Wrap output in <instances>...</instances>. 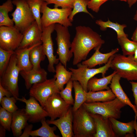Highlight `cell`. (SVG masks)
Returning a JSON list of instances; mask_svg holds the SVG:
<instances>
[{"mask_svg": "<svg viewBox=\"0 0 137 137\" xmlns=\"http://www.w3.org/2000/svg\"><path fill=\"white\" fill-rule=\"evenodd\" d=\"M75 30L70 49L74 55L73 64L74 65L85 60L92 49L105 43L100 36L89 27L78 26Z\"/></svg>", "mask_w": 137, "mask_h": 137, "instance_id": "cell-1", "label": "cell"}, {"mask_svg": "<svg viewBox=\"0 0 137 137\" xmlns=\"http://www.w3.org/2000/svg\"><path fill=\"white\" fill-rule=\"evenodd\" d=\"M73 112V129L74 137H94L96 132L95 125L90 113L82 105Z\"/></svg>", "mask_w": 137, "mask_h": 137, "instance_id": "cell-2", "label": "cell"}, {"mask_svg": "<svg viewBox=\"0 0 137 137\" xmlns=\"http://www.w3.org/2000/svg\"><path fill=\"white\" fill-rule=\"evenodd\" d=\"M82 105L90 113L100 115L106 118L116 119L120 118L121 109L126 105L116 98L105 102H84Z\"/></svg>", "mask_w": 137, "mask_h": 137, "instance_id": "cell-3", "label": "cell"}, {"mask_svg": "<svg viewBox=\"0 0 137 137\" xmlns=\"http://www.w3.org/2000/svg\"><path fill=\"white\" fill-rule=\"evenodd\" d=\"M43 0L41 8L42 15L41 18L42 27L48 26L51 25L58 23L67 27L72 26L69 17L72 9L70 8H51Z\"/></svg>", "mask_w": 137, "mask_h": 137, "instance_id": "cell-4", "label": "cell"}, {"mask_svg": "<svg viewBox=\"0 0 137 137\" xmlns=\"http://www.w3.org/2000/svg\"><path fill=\"white\" fill-rule=\"evenodd\" d=\"M133 56H126L115 54L111 62V68L116 71L121 78L128 81H137V63Z\"/></svg>", "mask_w": 137, "mask_h": 137, "instance_id": "cell-5", "label": "cell"}, {"mask_svg": "<svg viewBox=\"0 0 137 137\" xmlns=\"http://www.w3.org/2000/svg\"><path fill=\"white\" fill-rule=\"evenodd\" d=\"M114 55L110 58L108 62L105 65L98 68H89L87 65L80 63L77 65V68L76 69L69 68L68 69L72 73L71 79L73 81H78L84 90L86 92H88L87 87L89 80L99 74H101L102 77L105 76L107 71L111 68Z\"/></svg>", "mask_w": 137, "mask_h": 137, "instance_id": "cell-6", "label": "cell"}, {"mask_svg": "<svg viewBox=\"0 0 137 137\" xmlns=\"http://www.w3.org/2000/svg\"><path fill=\"white\" fill-rule=\"evenodd\" d=\"M55 30L57 33L56 40L57 46V53L58 56V58L66 68L67 62L70 60L73 55L70 49L71 44L70 35L68 27L59 24H55Z\"/></svg>", "mask_w": 137, "mask_h": 137, "instance_id": "cell-7", "label": "cell"}, {"mask_svg": "<svg viewBox=\"0 0 137 137\" xmlns=\"http://www.w3.org/2000/svg\"><path fill=\"white\" fill-rule=\"evenodd\" d=\"M16 6L11 14L14 26L23 34L35 21L26 0H13Z\"/></svg>", "mask_w": 137, "mask_h": 137, "instance_id": "cell-8", "label": "cell"}, {"mask_svg": "<svg viewBox=\"0 0 137 137\" xmlns=\"http://www.w3.org/2000/svg\"><path fill=\"white\" fill-rule=\"evenodd\" d=\"M20 70L17 66L15 53L12 56L6 69L0 77V83L16 99L19 96L18 77Z\"/></svg>", "mask_w": 137, "mask_h": 137, "instance_id": "cell-9", "label": "cell"}, {"mask_svg": "<svg viewBox=\"0 0 137 137\" xmlns=\"http://www.w3.org/2000/svg\"><path fill=\"white\" fill-rule=\"evenodd\" d=\"M56 79L54 76L52 78L33 84L29 89V95L38 100L43 108L49 97L60 91L56 83Z\"/></svg>", "mask_w": 137, "mask_h": 137, "instance_id": "cell-10", "label": "cell"}, {"mask_svg": "<svg viewBox=\"0 0 137 137\" xmlns=\"http://www.w3.org/2000/svg\"><path fill=\"white\" fill-rule=\"evenodd\" d=\"M23 34L14 26H0V48L14 51L19 47Z\"/></svg>", "mask_w": 137, "mask_h": 137, "instance_id": "cell-11", "label": "cell"}, {"mask_svg": "<svg viewBox=\"0 0 137 137\" xmlns=\"http://www.w3.org/2000/svg\"><path fill=\"white\" fill-rule=\"evenodd\" d=\"M55 25L53 24L48 26L42 27L41 41L43 50L47 57L49 64L47 70L50 72L55 73V64L59 63V60L54 55L53 43L51 35L55 30Z\"/></svg>", "mask_w": 137, "mask_h": 137, "instance_id": "cell-12", "label": "cell"}, {"mask_svg": "<svg viewBox=\"0 0 137 137\" xmlns=\"http://www.w3.org/2000/svg\"><path fill=\"white\" fill-rule=\"evenodd\" d=\"M71 105L63 100L59 93H56L48 98L43 108L50 117V120L53 121L64 115L70 108Z\"/></svg>", "mask_w": 137, "mask_h": 137, "instance_id": "cell-13", "label": "cell"}, {"mask_svg": "<svg viewBox=\"0 0 137 137\" xmlns=\"http://www.w3.org/2000/svg\"><path fill=\"white\" fill-rule=\"evenodd\" d=\"M17 100L25 103V109L29 117V122L33 123L38 122L48 116L46 111L33 97L30 96L28 99L24 97L18 98Z\"/></svg>", "mask_w": 137, "mask_h": 137, "instance_id": "cell-14", "label": "cell"}, {"mask_svg": "<svg viewBox=\"0 0 137 137\" xmlns=\"http://www.w3.org/2000/svg\"><path fill=\"white\" fill-rule=\"evenodd\" d=\"M72 109L70 107L66 113L58 119L46 121L49 124L56 126L60 130L62 137H74L73 129Z\"/></svg>", "mask_w": 137, "mask_h": 137, "instance_id": "cell-15", "label": "cell"}, {"mask_svg": "<svg viewBox=\"0 0 137 137\" xmlns=\"http://www.w3.org/2000/svg\"><path fill=\"white\" fill-rule=\"evenodd\" d=\"M41 30L35 21L23 34V37L18 48L22 49L42 44Z\"/></svg>", "mask_w": 137, "mask_h": 137, "instance_id": "cell-16", "label": "cell"}, {"mask_svg": "<svg viewBox=\"0 0 137 137\" xmlns=\"http://www.w3.org/2000/svg\"><path fill=\"white\" fill-rule=\"evenodd\" d=\"M94 121L96 132L94 137H115L117 136L114 131L109 118L101 115L90 113Z\"/></svg>", "mask_w": 137, "mask_h": 137, "instance_id": "cell-17", "label": "cell"}, {"mask_svg": "<svg viewBox=\"0 0 137 137\" xmlns=\"http://www.w3.org/2000/svg\"><path fill=\"white\" fill-rule=\"evenodd\" d=\"M20 74L25 81L26 88L29 90L34 84L43 82L47 79V72L43 68H32L20 71Z\"/></svg>", "mask_w": 137, "mask_h": 137, "instance_id": "cell-18", "label": "cell"}, {"mask_svg": "<svg viewBox=\"0 0 137 137\" xmlns=\"http://www.w3.org/2000/svg\"><path fill=\"white\" fill-rule=\"evenodd\" d=\"M29 117L25 109H18L13 113L11 129L14 137H19L28 124Z\"/></svg>", "mask_w": 137, "mask_h": 137, "instance_id": "cell-19", "label": "cell"}, {"mask_svg": "<svg viewBox=\"0 0 137 137\" xmlns=\"http://www.w3.org/2000/svg\"><path fill=\"white\" fill-rule=\"evenodd\" d=\"M101 46H99L94 49L95 50L93 55L88 59L82 61L81 63L87 65L88 68H91L98 65L106 64L112 56L118 52L119 49L116 48L111 52L106 53H102L99 49Z\"/></svg>", "mask_w": 137, "mask_h": 137, "instance_id": "cell-20", "label": "cell"}, {"mask_svg": "<svg viewBox=\"0 0 137 137\" xmlns=\"http://www.w3.org/2000/svg\"><path fill=\"white\" fill-rule=\"evenodd\" d=\"M121 78L119 75L117 73L115 74L112 79L110 88L116 98L132 108L135 113V116L137 117V111L135 106L131 102L120 84V81Z\"/></svg>", "mask_w": 137, "mask_h": 137, "instance_id": "cell-21", "label": "cell"}, {"mask_svg": "<svg viewBox=\"0 0 137 137\" xmlns=\"http://www.w3.org/2000/svg\"><path fill=\"white\" fill-rule=\"evenodd\" d=\"M113 129L118 136H133V132L136 125L135 121H132L127 123H124L117 120L113 117L109 118Z\"/></svg>", "mask_w": 137, "mask_h": 137, "instance_id": "cell-22", "label": "cell"}, {"mask_svg": "<svg viewBox=\"0 0 137 137\" xmlns=\"http://www.w3.org/2000/svg\"><path fill=\"white\" fill-rule=\"evenodd\" d=\"M38 44L24 48H18L14 51L17 59V65L20 71H28L32 69L33 66L29 59V53L31 49Z\"/></svg>", "mask_w": 137, "mask_h": 137, "instance_id": "cell-23", "label": "cell"}, {"mask_svg": "<svg viewBox=\"0 0 137 137\" xmlns=\"http://www.w3.org/2000/svg\"><path fill=\"white\" fill-rule=\"evenodd\" d=\"M116 73V72L114 71L110 75L101 78H98L95 77L91 78L88 83V91L96 92L110 89L108 85L110 84L113 76Z\"/></svg>", "mask_w": 137, "mask_h": 137, "instance_id": "cell-24", "label": "cell"}, {"mask_svg": "<svg viewBox=\"0 0 137 137\" xmlns=\"http://www.w3.org/2000/svg\"><path fill=\"white\" fill-rule=\"evenodd\" d=\"M55 82L60 91L64 89V85L67 84L71 79L72 73L67 71L61 62H59L55 66Z\"/></svg>", "mask_w": 137, "mask_h": 137, "instance_id": "cell-25", "label": "cell"}, {"mask_svg": "<svg viewBox=\"0 0 137 137\" xmlns=\"http://www.w3.org/2000/svg\"><path fill=\"white\" fill-rule=\"evenodd\" d=\"M85 102H105L114 99L116 96L111 89L96 92L88 91L86 93Z\"/></svg>", "mask_w": 137, "mask_h": 137, "instance_id": "cell-26", "label": "cell"}, {"mask_svg": "<svg viewBox=\"0 0 137 137\" xmlns=\"http://www.w3.org/2000/svg\"><path fill=\"white\" fill-rule=\"evenodd\" d=\"M12 1L7 0L0 6V26H14L13 20L9 16L8 13L11 12L13 8Z\"/></svg>", "mask_w": 137, "mask_h": 137, "instance_id": "cell-27", "label": "cell"}, {"mask_svg": "<svg viewBox=\"0 0 137 137\" xmlns=\"http://www.w3.org/2000/svg\"><path fill=\"white\" fill-rule=\"evenodd\" d=\"M95 23L100 26V29L101 30H105L108 28L114 30L117 33V38L128 36L125 33L124 31V28L127 27L126 24H120L117 22H113L109 19L106 21H103L101 20H97L95 21Z\"/></svg>", "mask_w": 137, "mask_h": 137, "instance_id": "cell-28", "label": "cell"}, {"mask_svg": "<svg viewBox=\"0 0 137 137\" xmlns=\"http://www.w3.org/2000/svg\"><path fill=\"white\" fill-rule=\"evenodd\" d=\"M42 124L41 127L39 129L34 130H32L30 133V135L32 136H39L42 137H59L56 135L54 132L57 129L55 126L51 127L49 126L45 120V118L40 121Z\"/></svg>", "mask_w": 137, "mask_h": 137, "instance_id": "cell-29", "label": "cell"}, {"mask_svg": "<svg viewBox=\"0 0 137 137\" xmlns=\"http://www.w3.org/2000/svg\"><path fill=\"white\" fill-rule=\"evenodd\" d=\"M73 88L75 93V99L72 108L73 112L77 110L86 100V92L79 82L73 81Z\"/></svg>", "mask_w": 137, "mask_h": 137, "instance_id": "cell-30", "label": "cell"}, {"mask_svg": "<svg viewBox=\"0 0 137 137\" xmlns=\"http://www.w3.org/2000/svg\"><path fill=\"white\" fill-rule=\"evenodd\" d=\"M42 44L35 47L31 49L29 53L30 60L33 66V68L34 69L41 68L40 63L45 58L46 56Z\"/></svg>", "mask_w": 137, "mask_h": 137, "instance_id": "cell-31", "label": "cell"}, {"mask_svg": "<svg viewBox=\"0 0 137 137\" xmlns=\"http://www.w3.org/2000/svg\"><path fill=\"white\" fill-rule=\"evenodd\" d=\"M117 39L122 48L123 55L133 56L137 47V42L129 40L128 36L121 37L117 38Z\"/></svg>", "mask_w": 137, "mask_h": 137, "instance_id": "cell-32", "label": "cell"}, {"mask_svg": "<svg viewBox=\"0 0 137 137\" xmlns=\"http://www.w3.org/2000/svg\"><path fill=\"white\" fill-rule=\"evenodd\" d=\"M31 12L40 29L42 30L40 13L43 0H26Z\"/></svg>", "mask_w": 137, "mask_h": 137, "instance_id": "cell-33", "label": "cell"}, {"mask_svg": "<svg viewBox=\"0 0 137 137\" xmlns=\"http://www.w3.org/2000/svg\"><path fill=\"white\" fill-rule=\"evenodd\" d=\"M90 0H74L73 9L69 17V19L71 22L73 21L74 16L80 12H83L89 14L92 18H94L93 15L88 10L87 7Z\"/></svg>", "mask_w": 137, "mask_h": 137, "instance_id": "cell-34", "label": "cell"}, {"mask_svg": "<svg viewBox=\"0 0 137 137\" xmlns=\"http://www.w3.org/2000/svg\"><path fill=\"white\" fill-rule=\"evenodd\" d=\"M15 51L5 50L0 48V77L6 69Z\"/></svg>", "mask_w": 137, "mask_h": 137, "instance_id": "cell-35", "label": "cell"}, {"mask_svg": "<svg viewBox=\"0 0 137 137\" xmlns=\"http://www.w3.org/2000/svg\"><path fill=\"white\" fill-rule=\"evenodd\" d=\"M73 81L71 79L66 84L65 87L59 93L61 97L67 104L73 105L74 100L72 95Z\"/></svg>", "mask_w": 137, "mask_h": 137, "instance_id": "cell-36", "label": "cell"}, {"mask_svg": "<svg viewBox=\"0 0 137 137\" xmlns=\"http://www.w3.org/2000/svg\"><path fill=\"white\" fill-rule=\"evenodd\" d=\"M13 113L2 107H0V125L8 131H10L12 121Z\"/></svg>", "mask_w": 137, "mask_h": 137, "instance_id": "cell-37", "label": "cell"}, {"mask_svg": "<svg viewBox=\"0 0 137 137\" xmlns=\"http://www.w3.org/2000/svg\"><path fill=\"white\" fill-rule=\"evenodd\" d=\"M17 100L13 96L4 97L0 101V103L3 108L13 113L19 109L15 104Z\"/></svg>", "mask_w": 137, "mask_h": 137, "instance_id": "cell-38", "label": "cell"}, {"mask_svg": "<svg viewBox=\"0 0 137 137\" xmlns=\"http://www.w3.org/2000/svg\"><path fill=\"white\" fill-rule=\"evenodd\" d=\"M48 5L53 4L54 7L61 8H70L73 9L74 0H43Z\"/></svg>", "mask_w": 137, "mask_h": 137, "instance_id": "cell-39", "label": "cell"}, {"mask_svg": "<svg viewBox=\"0 0 137 137\" xmlns=\"http://www.w3.org/2000/svg\"><path fill=\"white\" fill-rule=\"evenodd\" d=\"M109 0H90L88 7L93 11L97 13L99 11L100 6Z\"/></svg>", "mask_w": 137, "mask_h": 137, "instance_id": "cell-40", "label": "cell"}, {"mask_svg": "<svg viewBox=\"0 0 137 137\" xmlns=\"http://www.w3.org/2000/svg\"><path fill=\"white\" fill-rule=\"evenodd\" d=\"M13 96L11 93L7 89L4 87L0 83V101L4 97Z\"/></svg>", "mask_w": 137, "mask_h": 137, "instance_id": "cell-41", "label": "cell"}, {"mask_svg": "<svg viewBox=\"0 0 137 137\" xmlns=\"http://www.w3.org/2000/svg\"><path fill=\"white\" fill-rule=\"evenodd\" d=\"M130 83L131 85L132 90L134 98L135 106L137 111V82L131 81H130Z\"/></svg>", "mask_w": 137, "mask_h": 137, "instance_id": "cell-42", "label": "cell"}, {"mask_svg": "<svg viewBox=\"0 0 137 137\" xmlns=\"http://www.w3.org/2000/svg\"><path fill=\"white\" fill-rule=\"evenodd\" d=\"M32 124L28 125V124L24 128V131L20 137H28L30 136V133L32 130Z\"/></svg>", "mask_w": 137, "mask_h": 137, "instance_id": "cell-43", "label": "cell"}, {"mask_svg": "<svg viewBox=\"0 0 137 137\" xmlns=\"http://www.w3.org/2000/svg\"><path fill=\"white\" fill-rule=\"evenodd\" d=\"M6 129L1 125L0 126V137H4L6 136Z\"/></svg>", "mask_w": 137, "mask_h": 137, "instance_id": "cell-44", "label": "cell"}, {"mask_svg": "<svg viewBox=\"0 0 137 137\" xmlns=\"http://www.w3.org/2000/svg\"><path fill=\"white\" fill-rule=\"evenodd\" d=\"M131 39L133 41L137 42V26L132 34Z\"/></svg>", "mask_w": 137, "mask_h": 137, "instance_id": "cell-45", "label": "cell"}, {"mask_svg": "<svg viewBox=\"0 0 137 137\" xmlns=\"http://www.w3.org/2000/svg\"><path fill=\"white\" fill-rule=\"evenodd\" d=\"M137 1V0H127V2L130 8H131Z\"/></svg>", "mask_w": 137, "mask_h": 137, "instance_id": "cell-46", "label": "cell"}, {"mask_svg": "<svg viewBox=\"0 0 137 137\" xmlns=\"http://www.w3.org/2000/svg\"><path fill=\"white\" fill-rule=\"evenodd\" d=\"M133 59L137 63V47L135 50L134 55L133 56Z\"/></svg>", "mask_w": 137, "mask_h": 137, "instance_id": "cell-47", "label": "cell"}, {"mask_svg": "<svg viewBox=\"0 0 137 137\" xmlns=\"http://www.w3.org/2000/svg\"><path fill=\"white\" fill-rule=\"evenodd\" d=\"M133 19L134 20L137 21V10L136 11L135 14L134 16Z\"/></svg>", "mask_w": 137, "mask_h": 137, "instance_id": "cell-48", "label": "cell"}, {"mask_svg": "<svg viewBox=\"0 0 137 137\" xmlns=\"http://www.w3.org/2000/svg\"><path fill=\"white\" fill-rule=\"evenodd\" d=\"M119 0L121 1H124L125 2H127V0Z\"/></svg>", "mask_w": 137, "mask_h": 137, "instance_id": "cell-49", "label": "cell"}]
</instances>
